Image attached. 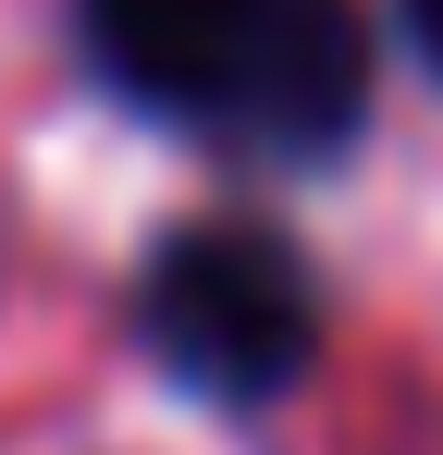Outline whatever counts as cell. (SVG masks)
<instances>
[{
	"instance_id": "6da1fadb",
	"label": "cell",
	"mask_w": 443,
	"mask_h": 455,
	"mask_svg": "<svg viewBox=\"0 0 443 455\" xmlns=\"http://www.w3.org/2000/svg\"><path fill=\"white\" fill-rule=\"evenodd\" d=\"M148 357L210 394V406H271L308 345H320V296H308V259L259 222H185L160 259H148Z\"/></svg>"
},
{
	"instance_id": "7a4b0ae2",
	"label": "cell",
	"mask_w": 443,
	"mask_h": 455,
	"mask_svg": "<svg viewBox=\"0 0 443 455\" xmlns=\"http://www.w3.org/2000/svg\"><path fill=\"white\" fill-rule=\"evenodd\" d=\"M358 111H369V25H358V0H271L210 136L271 148V160H333L358 136Z\"/></svg>"
},
{
	"instance_id": "3957f363",
	"label": "cell",
	"mask_w": 443,
	"mask_h": 455,
	"mask_svg": "<svg viewBox=\"0 0 443 455\" xmlns=\"http://www.w3.org/2000/svg\"><path fill=\"white\" fill-rule=\"evenodd\" d=\"M271 0H74L86 25V62L148 99V111H185V124H222V99L246 75V37H259Z\"/></svg>"
},
{
	"instance_id": "277c9868",
	"label": "cell",
	"mask_w": 443,
	"mask_h": 455,
	"mask_svg": "<svg viewBox=\"0 0 443 455\" xmlns=\"http://www.w3.org/2000/svg\"><path fill=\"white\" fill-rule=\"evenodd\" d=\"M407 37H419V50L443 62V0H407Z\"/></svg>"
}]
</instances>
